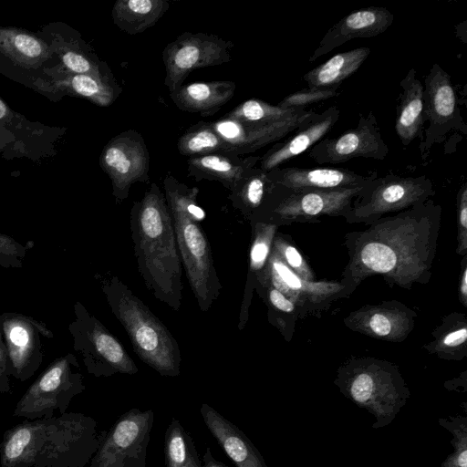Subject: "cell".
I'll list each match as a JSON object with an SVG mask.
<instances>
[{
  "instance_id": "obj_1",
  "label": "cell",
  "mask_w": 467,
  "mask_h": 467,
  "mask_svg": "<svg viewBox=\"0 0 467 467\" xmlns=\"http://www.w3.org/2000/svg\"><path fill=\"white\" fill-rule=\"evenodd\" d=\"M106 431L80 413L24 421L5 431L1 444L2 467H86Z\"/></svg>"
},
{
  "instance_id": "obj_2",
  "label": "cell",
  "mask_w": 467,
  "mask_h": 467,
  "mask_svg": "<svg viewBox=\"0 0 467 467\" xmlns=\"http://www.w3.org/2000/svg\"><path fill=\"white\" fill-rule=\"evenodd\" d=\"M130 226L139 273L147 289L179 311L182 299V264L171 213L160 187L152 182L133 202Z\"/></svg>"
},
{
  "instance_id": "obj_3",
  "label": "cell",
  "mask_w": 467,
  "mask_h": 467,
  "mask_svg": "<svg viewBox=\"0 0 467 467\" xmlns=\"http://www.w3.org/2000/svg\"><path fill=\"white\" fill-rule=\"evenodd\" d=\"M163 187L182 264L199 308L206 312L223 286L210 243L200 224L205 213L197 204L199 189L188 187L171 174L165 176Z\"/></svg>"
},
{
  "instance_id": "obj_4",
  "label": "cell",
  "mask_w": 467,
  "mask_h": 467,
  "mask_svg": "<svg viewBox=\"0 0 467 467\" xmlns=\"http://www.w3.org/2000/svg\"><path fill=\"white\" fill-rule=\"evenodd\" d=\"M100 287L139 358L161 376H179L181 350L167 327L117 275L102 278Z\"/></svg>"
},
{
  "instance_id": "obj_5",
  "label": "cell",
  "mask_w": 467,
  "mask_h": 467,
  "mask_svg": "<svg viewBox=\"0 0 467 467\" xmlns=\"http://www.w3.org/2000/svg\"><path fill=\"white\" fill-rule=\"evenodd\" d=\"M73 312L68 331L88 374L99 378L139 371L122 344L82 303L77 301Z\"/></svg>"
},
{
  "instance_id": "obj_6",
  "label": "cell",
  "mask_w": 467,
  "mask_h": 467,
  "mask_svg": "<svg viewBox=\"0 0 467 467\" xmlns=\"http://www.w3.org/2000/svg\"><path fill=\"white\" fill-rule=\"evenodd\" d=\"M86 387L76 356L67 353L54 359L17 402L14 415L28 420L49 419L56 410L66 413L72 399Z\"/></svg>"
},
{
  "instance_id": "obj_7",
  "label": "cell",
  "mask_w": 467,
  "mask_h": 467,
  "mask_svg": "<svg viewBox=\"0 0 467 467\" xmlns=\"http://www.w3.org/2000/svg\"><path fill=\"white\" fill-rule=\"evenodd\" d=\"M423 99L425 127L419 149L426 161L435 144L446 140L454 131L467 134L451 76L439 64L432 65L424 77Z\"/></svg>"
},
{
  "instance_id": "obj_8",
  "label": "cell",
  "mask_w": 467,
  "mask_h": 467,
  "mask_svg": "<svg viewBox=\"0 0 467 467\" xmlns=\"http://www.w3.org/2000/svg\"><path fill=\"white\" fill-rule=\"evenodd\" d=\"M154 421L151 409L132 408L107 431L88 467H145Z\"/></svg>"
},
{
  "instance_id": "obj_9",
  "label": "cell",
  "mask_w": 467,
  "mask_h": 467,
  "mask_svg": "<svg viewBox=\"0 0 467 467\" xmlns=\"http://www.w3.org/2000/svg\"><path fill=\"white\" fill-rule=\"evenodd\" d=\"M67 128L29 120L11 109L0 97V156L6 160L26 158L37 162L58 153V141Z\"/></svg>"
},
{
  "instance_id": "obj_10",
  "label": "cell",
  "mask_w": 467,
  "mask_h": 467,
  "mask_svg": "<svg viewBox=\"0 0 467 467\" xmlns=\"http://www.w3.org/2000/svg\"><path fill=\"white\" fill-rule=\"evenodd\" d=\"M233 47V42L213 34L182 33L162 51L164 85L173 92L194 69L229 62Z\"/></svg>"
},
{
  "instance_id": "obj_11",
  "label": "cell",
  "mask_w": 467,
  "mask_h": 467,
  "mask_svg": "<svg viewBox=\"0 0 467 467\" xmlns=\"http://www.w3.org/2000/svg\"><path fill=\"white\" fill-rule=\"evenodd\" d=\"M341 392L375 418L373 429L389 425L406 404L410 393L392 374L360 370L338 383Z\"/></svg>"
},
{
  "instance_id": "obj_12",
  "label": "cell",
  "mask_w": 467,
  "mask_h": 467,
  "mask_svg": "<svg viewBox=\"0 0 467 467\" xmlns=\"http://www.w3.org/2000/svg\"><path fill=\"white\" fill-rule=\"evenodd\" d=\"M99 163L111 181L117 203L128 198L133 183L150 182V153L137 130H125L113 137L104 146Z\"/></svg>"
},
{
  "instance_id": "obj_13",
  "label": "cell",
  "mask_w": 467,
  "mask_h": 467,
  "mask_svg": "<svg viewBox=\"0 0 467 467\" xmlns=\"http://www.w3.org/2000/svg\"><path fill=\"white\" fill-rule=\"evenodd\" d=\"M317 164H340L355 158L384 161L389 154L372 110L360 115L358 125L334 138H323L307 150Z\"/></svg>"
},
{
  "instance_id": "obj_14",
  "label": "cell",
  "mask_w": 467,
  "mask_h": 467,
  "mask_svg": "<svg viewBox=\"0 0 467 467\" xmlns=\"http://www.w3.org/2000/svg\"><path fill=\"white\" fill-rule=\"evenodd\" d=\"M0 320L10 375L24 382L34 376L43 362L41 336L51 339L54 334L45 323L24 314L3 312Z\"/></svg>"
},
{
  "instance_id": "obj_15",
  "label": "cell",
  "mask_w": 467,
  "mask_h": 467,
  "mask_svg": "<svg viewBox=\"0 0 467 467\" xmlns=\"http://www.w3.org/2000/svg\"><path fill=\"white\" fill-rule=\"evenodd\" d=\"M317 113L303 109L296 114L269 124H247L224 116L211 122L213 128L227 143L231 154L252 153L270 143L281 140Z\"/></svg>"
},
{
  "instance_id": "obj_16",
  "label": "cell",
  "mask_w": 467,
  "mask_h": 467,
  "mask_svg": "<svg viewBox=\"0 0 467 467\" xmlns=\"http://www.w3.org/2000/svg\"><path fill=\"white\" fill-rule=\"evenodd\" d=\"M47 41L64 69L116 81L107 63L102 61L80 33L64 22H51L36 32Z\"/></svg>"
},
{
  "instance_id": "obj_17",
  "label": "cell",
  "mask_w": 467,
  "mask_h": 467,
  "mask_svg": "<svg viewBox=\"0 0 467 467\" xmlns=\"http://www.w3.org/2000/svg\"><path fill=\"white\" fill-rule=\"evenodd\" d=\"M432 192V182L425 175L404 177L388 173L377 176L364 187L358 210L370 213L419 204Z\"/></svg>"
},
{
  "instance_id": "obj_18",
  "label": "cell",
  "mask_w": 467,
  "mask_h": 467,
  "mask_svg": "<svg viewBox=\"0 0 467 467\" xmlns=\"http://www.w3.org/2000/svg\"><path fill=\"white\" fill-rule=\"evenodd\" d=\"M275 184L291 190H343L367 185L377 172L359 174L333 167L276 168L267 172Z\"/></svg>"
},
{
  "instance_id": "obj_19",
  "label": "cell",
  "mask_w": 467,
  "mask_h": 467,
  "mask_svg": "<svg viewBox=\"0 0 467 467\" xmlns=\"http://www.w3.org/2000/svg\"><path fill=\"white\" fill-rule=\"evenodd\" d=\"M393 21V14L383 6H368L354 11L328 29L308 61L317 60L351 39L376 36L385 32Z\"/></svg>"
},
{
  "instance_id": "obj_20",
  "label": "cell",
  "mask_w": 467,
  "mask_h": 467,
  "mask_svg": "<svg viewBox=\"0 0 467 467\" xmlns=\"http://www.w3.org/2000/svg\"><path fill=\"white\" fill-rule=\"evenodd\" d=\"M340 110L331 106L296 129L292 136L276 142L260 158V169L265 172L279 168L289 160L311 149L337 122Z\"/></svg>"
},
{
  "instance_id": "obj_21",
  "label": "cell",
  "mask_w": 467,
  "mask_h": 467,
  "mask_svg": "<svg viewBox=\"0 0 467 467\" xmlns=\"http://www.w3.org/2000/svg\"><path fill=\"white\" fill-rule=\"evenodd\" d=\"M201 415L208 431L237 467H268L249 438L215 409L203 403Z\"/></svg>"
},
{
  "instance_id": "obj_22",
  "label": "cell",
  "mask_w": 467,
  "mask_h": 467,
  "mask_svg": "<svg viewBox=\"0 0 467 467\" xmlns=\"http://www.w3.org/2000/svg\"><path fill=\"white\" fill-rule=\"evenodd\" d=\"M0 55L26 68L60 64L50 45L36 32L16 26H0Z\"/></svg>"
},
{
  "instance_id": "obj_23",
  "label": "cell",
  "mask_w": 467,
  "mask_h": 467,
  "mask_svg": "<svg viewBox=\"0 0 467 467\" xmlns=\"http://www.w3.org/2000/svg\"><path fill=\"white\" fill-rule=\"evenodd\" d=\"M401 92L398 100L395 132L402 144L409 146L414 140L422 138L425 127L423 85L411 67L400 80Z\"/></svg>"
},
{
  "instance_id": "obj_24",
  "label": "cell",
  "mask_w": 467,
  "mask_h": 467,
  "mask_svg": "<svg viewBox=\"0 0 467 467\" xmlns=\"http://www.w3.org/2000/svg\"><path fill=\"white\" fill-rule=\"evenodd\" d=\"M260 158H240L238 155L224 152L191 157L187 161L188 176L195 181H217L233 191L244 174L255 167Z\"/></svg>"
},
{
  "instance_id": "obj_25",
  "label": "cell",
  "mask_w": 467,
  "mask_h": 467,
  "mask_svg": "<svg viewBox=\"0 0 467 467\" xmlns=\"http://www.w3.org/2000/svg\"><path fill=\"white\" fill-rule=\"evenodd\" d=\"M235 88L231 80L201 81L182 86L170 97L182 111L213 115L234 97Z\"/></svg>"
},
{
  "instance_id": "obj_26",
  "label": "cell",
  "mask_w": 467,
  "mask_h": 467,
  "mask_svg": "<svg viewBox=\"0 0 467 467\" xmlns=\"http://www.w3.org/2000/svg\"><path fill=\"white\" fill-rule=\"evenodd\" d=\"M370 48L361 47L338 53L303 76L307 88H338L366 61Z\"/></svg>"
},
{
  "instance_id": "obj_27",
  "label": "cell",
  "mask_w": 467,
  "mask_h": 467,
  "mask_svg": "<svg viewBox=\"0 0 467 467\" xmlns=\"http://www.w3.org/2000/svg\"><path fill=\"white\" fill-rule=\"evenodd\" d=\"M165 0H117L113 5V23L129 35L152 27L169 9Z\"/></svg>"
},
{
  "instance_id": "obj_28",
  "label": "cell",
  "mask_w": 467,
  "mask_h": 467,
  "mask_svg": "<svg viewBox=\"0 0 467 467\" xmlns=\"http://www.w3.org/2000/svg\"><path fill=\"white\" fill-rule=\"evenodd\" d=\"M274 187L267 172L254 167L231 191L229 199L233 206L252 223L265 207Z\"/></svg>"
},
{
  "instance_id": "obj_29",
  "label": "cell",
  "mask_w": 467,
  "mask_h": 467,
  "mask_svg": "<svg viewBox=\"0 0 467 467\" xmlns=\"http://www.w3.org/2000/svg\"><path fill=\"white\" fill-rule=\"evenodd\" d=\"M61 88L65 96L82 98L100 106L111 105L121 93L117 81H109L86 74L64 72Z\"/></svg>"
},
{
  "instance_id": "obj_30",
  "label": "cell",
  "mask_w": 467,
  "mask_h": 467,
  "mask_svg": "<svg viewBox=\"0 0 467 467\" xmlns=\"http://www.w3.org/2000/svg\"><path fill=\"white\" fill-rule=\"evenodd\" d=\"M252 226L253 239L249 253V270L244 299L241 306L238 328L241 330L247 320L251 295L260 272L264 268L270 252L272 225L265 222H256Z\"/></svg>"
},
{
  "instance_id": "obj_31",
  "label": "cell",
  "mask_w": 467,
  "mask_h": 467,
  "mask_svg": "<svg viewBox=\"0 0 467 467\" xmlns=\"http://www.w3.org/2000/svg\"><path fill=\"white\" fill-rule=\"evenodd\" d=\"M44 68L20 67L0 55V74L35 90L53 102H58L65 95L57 82Z\"/></svg>"
},
{
  "instance_id": "obj_32",
  "label": "cell",
  "mask_w": 467,
  "mask_h": 467,
  "mask_svg": "<svg viewBox=\"0 0 467 467\" xmlns=\"http://www.w3.org/2000/svg\"><path fill=\"white\" fill-rule=\"evenodd\" d=\"M177 149L180 154L189 158L217 152L230 153L227 143L215 131L211 122H199L190 127L179 138Z\"/></svg>"
},
{
  "instance_id": "obj_33",
  "label": "cell",
  "mask_w": 467,
  "mask_h": 467,
  "mask_svg": "<svg viewBox=\"0 0 467 467\" xmlns=\"http://www.w3.org/2000/svg\"><path fill=\"white\" fill-rule=\"evenodd\" d=\"M303 109L283 108L260 99H248L225 116L247 124H269L287 119Z\"/></svg>"
},
{
  "instance_id": "obj_34",
  "label": "cell",
  "mask_w": 467,
  "mask_h": 467,
  "mask_svg": "<svg viewBox=\"0 0 467 467\" xmlns=\"http://www.w3.org/2000/svg\"><path fill=\"white\" fill-rule=\"evenodd\" d=\"M192 441L180 420L173 418L169 423L164 435L165 467H183L188 459L190 445Z\"/></svg>"
},
{
  "instance_id": "obj_35",
  "label": "cell",
  "mask_w": 467,
  "mask_h": 467,
  "mask_svg": "<svg viewBox=\"0 0 467 467\" xmlns=\"http://www.w3.org/2000/svg\"><path fill=\"white\" fill-rule=\"evenodd\" d=\"M439 425L451 433L454 451L442 462L441 467H467V417L455 416L439 419Z\"/></svg>"
},
{
  "instance_id": "obj_36",
  "label": "cell",
  "mask_w": 467,
  "mask_h": 467,
  "mask_svg": "<svg viewBox=\"0 0 467 467\" xmlns=\"http://www.w3.org/2000/svg\"><path fill=\"white\" fill-rule=\"evenodd\" d=\"M361 260L367 267L375 272L388 273L394 268L397 257L388 245L370 243L363 248Z\"/></svg>"
},
{
  "instance_id": "obj_37",
  "label": "cell",
  "mask_w": 467,
  "mask_h": 467,
  "mask_svg": "<svg viewBox=\"0 0 467 467\" xmlns=\"http://www.w3.org/2000/svg\"><path fill=\"white\" fill-rule=\"evenodd\" d=\"M34 242L22 244L10 235L0 233V267L22 268L24 260Z\"/></svg>"
},
{
  "instance_id": "obj_38",
  "label": "cell",
  "mask_w": 467,
  "mask_h": 467,
  "mask_svg": "<svg viewBox=\"0 0 467 467\" xmlns=\"http://www.w3.org/2000/svg\"><path fill=\"white\" fill-rule=\"evenodd\" d=\"M338 94L337 88H306L285 97L277 106L291 109H306L308 105L321 102Z\"/></svg>"
},
{
  "instance_id": "obj_39",
  "label": "cell",
  "mask_w": 467,
  "mask_h": 467,
  "mask_svg": "<svg viewBox=\"0 0 467 467\" xmlns=\"http://www.w3.org/2000/svg\"><path fill=\"white\" fill-rule=\"evenodd\" d=\"M10 377L8 352L4 340L0 320V394L10 392Z\"/></svg>"
},
{
  "instance_id": "obj_40",
  "label": "cell",
  "mask_w": 467,
  "mask_h": 467,
  "mask_svg": "<svg viewBox=\"0 0 467 467\" xmlns=\"http://www.w3.org/2000/svg\"><path fill=\"white\" fill-rule=\"evenodd\" d=\"M271 268L275 275L289 287L294 289L301 287V280L281 261L273 258L271 260Z\"/></svg>"
},
{
  "instance_id": "obj_41",
  "label": "cell",
  "mask_w": 467,
  "mask_h": 467,
  "mask_svg": "<svg viewBox=\"0 0 467 467\" xmlns=\"http://www.w3.org/2000/svg\"><path fill=\"white\" fill-rule=\"evenodd\" d=\"M269 302L277 309L284 312H292L294 305L278 289L270 287L267 293Z\"/></svg>"
},
{
  "instance_id": "obj_42",
  "label": "cell",
  "mask_w": 467,
  "mask_h": 467,
  "mask_svg": "<svg viewBox=\"0 0 467 467\" xmlns=\"http://www.w3.org/2000/svg\"><path fill=\"white\" fill-rule=\"evenodd\" d=\"M371 329L379 336H387L391 330L389 320L381 314H375L370 317Z\"/></svg>"
},
{
  "instance_id": "obj_43",
  "label": "cell",
  "mask_w": 467,
  "mask_h": 467,
  "mask_svg": "<svg viewBox=\"0 0 467 467\" xmlns=\"http://www.w3.org/2000/svg\"><path fill=\"white\" fill-rule=\"evenodd\" d=\"M467 337V329L465 327L456 330L448 334L444 337V344L446 346L454 347L465 342Z\"/></svg>"
},
{
  "instance_id": "obj_44",
  "label": "cell",
  "mask_w": 467,
  "mask_h": 467,
  "mask_svg": "<svg viewBox=\"0 0 467 467\" xmlns=\"http://www.w3.org/2000/svg\"><path fill=\"white\" fill-rule=\"evenodd\" d=\"M285 256L288 264L293 267H300L302 265V257L297 250L293 246H287L285 249Z\"/></svg>"
},
{
  "instance_id": "obj_45",
  "label": "cell",
  "mask_w": 467,
  "mask_h": 467,
  "mask_svg": "<svg viewBox=\"0 0 467 467\" xmlns=\"http://www.w3.org/2000/svg\"><path fill=\"white\" fill-rule=\"evenodd\" d=\"M202 460V467H228L213 456L211 448L208 446L205 448Z\"/></svg>"
},
{
  "instance_id": "obj_46",
  "label": "cell",
  "mask_w": 467,
  "mask_h": 467,
  "mask_svg": "<svg viewBox=\"0 0 467 467\" xmlns=\"http://www.w3.org/2000/svg\"><path fill=\"white\" fill-rule=\"evenodd\" d=\"M183 467H202L193 441L191 442L188 459Z\"/></svg>"
},
{
  "instance_id": "obj_47",
  "label": "cell",
  "mask_w": 467,
  "mask_h": 467,
  "mask_svg": "<svg viewBox=\"0 0 467 467\" xmlns=\"http://www.w3.org/2000/svg\"><path fill=\"white\" fill-rule=\"evenodd\" d=\"M467 290V273L466 270L464 271L463 276H462V292L465 296Z\"/></svg>"
}]
</instances>
